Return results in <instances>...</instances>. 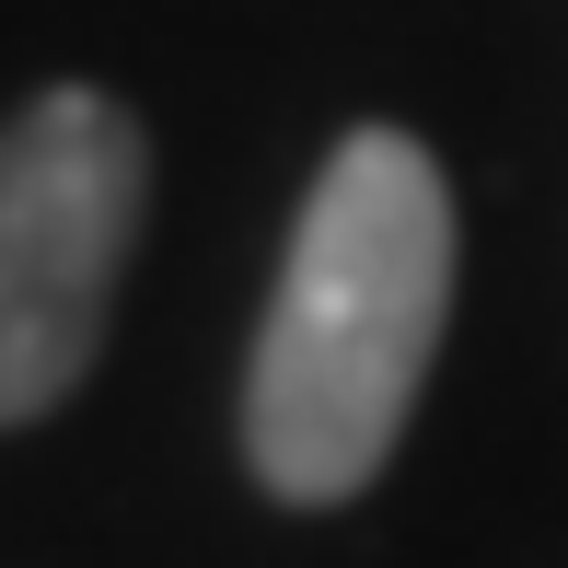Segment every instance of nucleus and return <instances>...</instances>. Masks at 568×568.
I'll use <instances>...</instances> for the list:
<instances>
[{
    "instance_id": "nucleus-1",
    "label": "nucleus",
    "mask_w": 568,
    "mask_h": 568,
    "mask_svg": "<svg viewBox=\"0 0 568 568\" xmlns=\"http://www.w3.org/2000/svg\"><path fill=\"white\" fill-rule=\"evenodd\" d=\"M453 325V186L406 128H348L291 221L244 359V464L267 499L337 510L395 464Z\"/></svg>"
},
{
    "instance_id": "nucleus-2",
    "label": "nucleus",
    "mask_w": 568,
    "mask_h": 568,
    "mask_svg": "<svg viewBox=\"0 0 568 568\" xmlns=\"http://www.w3.org/2000/svg\"><path fill=\"white\" fill-rule=\"evenodd\" d=\"M151 221V140L116 93L59 82L0 116V429L82 395Z\"/></svg>"
}]
</instances>
